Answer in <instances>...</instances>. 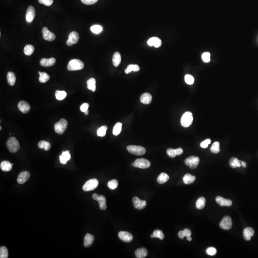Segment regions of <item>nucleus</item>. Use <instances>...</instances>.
<instances>
[{
	"label": "nucleus",
	"instance_id": "nucleus-53",
	"mask_svg": "<svg viewBox=\"0 0 258 258\" xmlns=\"http://www.w3.org/2000/svg\"><path fill=\"white\" fill-rule=\"evenodd\" d=\"M183 233L185 234V237H191V231L190 230H189L188 228H185V230H183Z\"/></svg>",
	"mask_w": 258,
	"mask_h": 258
},
{
	"label": "nucleus",
	"instance_id": "nucleus-11",
	"mask_svg": "<svg viewBox=\"0 0 258 258\" xmlns=\"http://www.w3.org/2000/svg\"><path fill=\"white\" fill-rule=\"evenodd\" d=\"M42 33L44 39L48 41H53L56 38L55 34L50 31L46 27H44L43 28Z\"/></svg>",
	"mask_w": 258,
	"mask_h": 258
},
{
	"label": "nucleus",
	"instance_id": "nucleus-6",
	"mask_svg": "<svg viewBox=\"0 0 258 258\" xmlns=\"http://www.w3.org/2000/svg\"><path fill=\"white\" fill-rule=\"evenodd\" d=\"M99 185V181L97 179H90L86 182L83 187V190L85 192L92 191L95 189Z\"/></svg>",
	"mask_w": 258,
	"mask_h": 258
},
{
	"label": "nucleus",
	"instance_id": "nucleus-54",
	"mask_svg": "<svg viewBox=\"0 0 258 258\" xmlns=\"http://www.w3.org/2000/svg\"><path fill=\"white\" fill-rule=\"evenodd\" d=\"M175 152L176 155H180L183 153V150L181 148H177L175 149Z\"/></svg>",
	"mask_w": 258,
	"mask_h": 258
},
{
	"label": "nucleus",
	"instance_id": "nucleus-46",
	"mask_svg": "<svg viewBox=\"0 0 258 258\" xmlns=\"http://www.w3.org/2000/svg\"><path fill=\"white\" fill-rule=\"evenodd\" d=\"M202 59L205 63H209L210 61V54L209 52H205L202 55Z\"/></svg>",
	"mask_w": 258,
	"mask_h": 258
},
{
	"label": "nucleus",
	"instance_id": "nucleus-22",
	"mask_svg": "<svg viewBox=\"0 0 258 258\" xmlns=\"http://www.w3.org/2000/svg\"><path fill=\"white\" fill-rule=\"evenodd\" d=\"M140 100L144 104H149L152 100V96L150 93H145L141 96Z\"/></svg>",
	"mask_w": 258,
	"mask_h": 258
},
{
	"label": "nucleus",
	"instance_id": "nucleus-1",
	"mask_svg": "<svg viewBox=\"0 0 258 258\" xmlns=\"http://www.w3.org/2000/svg\"><path fill=\"white\" fill-rule=\"evenodd\" d=\"M6 145L8 150L12 153L17 152L20 149L19 142L15 137H10L8 140Z\"/></svg>",
	"mask_w": 258,
	"mask_h": 258
},
{
	"label": "nucleus",
	"instance_id": "nucleus-23",
	"mask_svg": "<svg viewBox=\"0 0 258 258\" xmlns=\"http://www.w3.org/2000/svg\"><path fill=\"white\" fill-rule=\"evenodd\" d=\"M148 251L145 248H139L136 249L135 252V255L136 258H145L148 255Z\"/></svg>",
	"mask_w": 258,
	"mask_h": 258
},
{
	"label": "nucleus",
	"instance_id": "nucleus-2",
	"mask_svg": "<svg viewBox=\"0 0 258 258\" xmlns=\"http://www.w3.org/2000/svg\"><path fill=\"white\" fill-rule=\"evenodd\" d=\"M84 67V63L81 60L74 59L69 61L67 69L69 71H76L82 69Z\"/></svg>",
	"mask_w": 258,
	"mask_h": 258
},
{
	"label": "nucleus",
	"instance_id": "nucleus-56",
	"mask_svg": "<svg viewBox=\"0 0 258 258\" xmlns=\"http://www.w3.org/2000/svg\"><path fill=\"white\" fill-rule=\"evenodd\" d=\"M51 147V144L50 143L46 142V144H45V147L44 148V149L45 150V151H48V150H49L50 149Z\"/></svg>",
	"mask_w": 258,
	"mask_h": 258
},
{
	"label": "nucleus",
	"instance_id": "nucleus-13",
	"mask_svg": "<svg viewBox=\"0 0 258 258\" xmlns=\"http://www.w3.org/2000/svg\"><path fill=\"white\" fill-rule=\"evenodd\" d=\"M118 236L121 240L125 242H130L133 240V236L130 233L127 231H120Z\"/></svg>",
	"mask_w": 258,
	"mask_h": 258
},
{
	"label": "nucleus",
	"instance_id": "nucleus-55",
	"mask_svg": "<svg viewBox=\"0 0 258 258\" xmlns=\"http://www.w3.org/2000/svg\"><path fill=\"white\" fill-rule=\"evenodd\" d=\"M46 142L45 141H41L38 143V146L39 148L40 149H44L45 147V144Z\"/></svg>",
	"mask_w": 258,
	"mask_h": 258
},
{
	"label": "nucleus",
	"instance_id": "nucleus-42",
	"mask_svg": "<svg viewBox=\"0 0 258 258\" xmlns=\"http://www.w3.org/2000/svg\"><path fill=\"white\" fill-rule=\"evenodd\" d=\"M8 257V251L7 248L5 246L1 247L0 248V258H7Z\"/></svg>",
	"mask_w": 258,
	"mask_h": 258
},
{
	"label": "nucleus",
	"instance_id": "nucleus-58",
	"mask_svg": "<svg viewBox=\"0 0 258 258\" xmlns=\"http://www.w3.org/2000/svg\"><path fill=\"white\" fill-rule=\"evenodd\" d=\"M67 45L68 46H72V45H73V44L72 43V42H71L69 39H68L67 41Z\"/></svg>",
	"mask_w": 258,
	"mask_h": 258
},
{
	"label": "nucleus",
	"instance_id": "nucleus-21",
	"mask_svg": "<svg viewBox=\"0 0 258 258\" xmlns=\"http://www.w3.org/2000/svg\"><path fill=\"white\" fill-rule=\"evenodd\" d=\"M94 237L92 235L88 233L86 235L84 239V246L85 247H89L94 242Z\"/></svg>",
	"mask_w": 258,
	"mask_h": 258
},
{
	"label": "nucleus",
	"instance_id": "nucleus-3",
	"mask_svg": "<svg viewBox=\"0 0 258 258\" xmlns=\"http://www.w3.org/2000/svg\"><path fill=\"white\" fill-rule=\"evenodd\" d=\"M193 116L192 113L189 112H187L183 114L181 119V124L182 126L185 128L189 127L192 123Z\"/></svg>",
	"mask_w": 258,
	"mask_h": 258
},
{
	"label": "nucleus",
	"instance_id": "nucleus-4",
	"mask_svg": "<svg viewBox=\"0 0 258 258\" xmlns=\"http://www.w3.org/2000/svg\"><path fill=\"white\" fill-rule=\"evenodd\" d=\"M67 121L64 119H61L59 121L55 124L54 129L55 132L58 134H63L67 127Z\"/></svg>",
	"mask_w": 258,
	"mask_h": 258
},
{
	"label": "nucleus",
	"instance_id": "nucleus-40",
	"mask_svg": "<svg viewBox=\"0 0 258 258\" xmlns=\"http://www.w3.org/2000/svg\"><path fill=\"white\" fill-rule=\"evenodd\" d=\"M108 129L107 126H102L97 131V135L100 137H104L106 134V131Z\"/></svg>",
	"mask_w": 258,
	"mask_h": 258
},
{
	"label": "nucleus",
	"instance_id": "nucleus-52",
	"mask_svg": "<svg viewBox=\"0 0 258 258\" xmlns=\"http://www.w3.org/2000/svg\"><path fill=\"white\" fill-rule=\"evenodd\" d=\"M89 107V105L88 103H85L81 106V110L82 112H85L86 111L88 110Z\"/></svg>",
	"mask_w": 258,
	"mask_h": 258
},
{
	"label": "nucleus",
	"instance_id": "nucleus-17",
	"mask_svg": "<svg viewBox=\"0 0 258 258\" xmlns=\"http://www.w3.org/2000/svg\"><path fill=\"white\" fill-rule=\"evenodd\" d=\"M18 108L21 112L23 113H27L30 111V106L28 102L26 101H21L18 103Z\"/></svg>",
	"mask_w": 258,
	"mask_h": 258
},
{
	"label": "nucleus",
	"instance_id": "nucleus-36",
	"mask_svg": "<svg viewBox=\"0 0 258 258\" xmlns=\"http://www.w3.org/2000/svg\"><path fill=\"white\" fill-rule=\"evenodd\" d=\"M140 70V67L137 65H130L125 70L126 74H129L131 71L137 72Z\"/></svg>",
	"mask_w": 258,
	"mask_h": 258
},
{
	"label": "nucleus",
	"instance_id": "nucleus-34",
	"mask_svg": "<svg viewBox=\"0 0 258 258\" xmlns=\"http://www.w3.org/2000/svg\"><path fill=\"white\" fill-rule=\"evenodd\" d=\"M206 199L204 197H200L197 199L196 202V207L198 209H204L206 204Z\"/></svg>",
	"mask_w": 258,
	"mask_h": 258
},
{
	"label": "nucleus",
	"instance_id": "nucleus-18",
	"mask_svg": "<svg viewBox=\"0 0 258 258\" xmlns=\"http://www.w3.org/2000/svg\"><path fill=\"white\" fill-rule=\"evenodd\" d=\"M216 203L221 207H224V206L230 207L232 204V202L231 201V200L230 199H224L223 197H219V196H218L216 197Z\"/></svg>",
	"mask_w": 258,
	"mask_h": 258
},
{
	"label": "nucleus",
	"instance_id": "nucleus-8",
	"mask_svg": "<svg viewBox=\"0 0 258 258\" xmlns=\"http://www.w3.org/2000/svg\"><path fill=\"white\" fill-rule=\"evenodd\" d=\"M199 163V158L197 156H192L185 159V163L190 168L195 169L197 167Z\"/></svg>",
	"mask_w": 258,
	"mask_h": 258
},
{
	"label": "nucleus",
	"instance_id": "nucleus-38",
	"mask_svg": "<svg viewBox=\"0 0 258 258\" xmlns=\"http://www.w3.org/2000/svg\"><path fill=\"white\" fill-rule=\"evenodd\" d=\"M55 96L56 99L58 100H63L67 96V93L65 91H60L57 90L55 91Z\"/></svg>",
	"mask_w": 258,
	"mask_h": 258
},
{
	"label": "nucleus",
	"instance_id": "nucleus-45",
	"mask_svg": "<svg viewBox=\"0 0 258 258\" xmlns=\"http://www.w3.org/2000/svg\"><path fill=\"white\" fill-rule=\"evenodd\" d=\"M185 81L186 83L188 85H192L194 83L195 79L192 76L189 74H187L185 77Z\"/></svg>",
	"mask_w": 258,
	"mask_h": 258
},
{
	"label": "nucleus",
	"instance_id": "nucleus-25",
	"mask_svg": "<svg viewBox=\"0 0 258 258\" xmlns=\"http://www.w3.org/2000/svg\"><path fill=\"white\" fill-rule=\"evenodd\" d=\"M8 83L11 86H13L16 82V76L15 73L12 72H9L7 75Z\"/></svg>",
	"mask_w": 258,
	"mask_h": 258
},
{
	"label": "nucleus",
	"instance_id": "nucleus-16",
	"mask_svg": "<svg viewBox=\"0 0 258 258\" xmlns=\"http://www.w3.org/2000/svg\"><path fill=\"white\" fill-rule=\"evenodd\" d=\"M56 62V59L55 58H42L40 61V64L41 66L44 67H52L55 64Z\"/></svg>",
	"mask_w": 258,
	"mask_h": 258
},
{
	"label": "nucleus",
	"instance_id": "nucleus-50",
	"mask_svg": "<svg viewBox=\"0 0 258 258\" xmlns=\"http://www.w3.org/2000/svg\"><path fill=\"white\" fill-rule=\"evenodd\" d=\"M167 154L171 158H174L176 156V154H175V149H171V148H169L167 149Z\"/></svg>",
	"mask_w": 258,
	"mask_h": 258
},
{
	"label": "nucleus",
	"instance_id": "nucleus-30",
	"mask_svg": "<svg viewBox=\"0 0 258 258\" xmlns=\"http://www.w3.org/2000/svg\"><path fill=\"white\" fill-rule=\"evenodd\" d=\"M169 179V176L166 174L162 173L158 176L157 180L158 183L163 184L168 181Z\"/></svg>",
	"mask_w": 258,
	"mask_h": 258
},
{
	"label": "nucleus",
	"instance_id": "nucleus-48",
	"mask_svg": "<svg viewBox=\"0 0 258 258\" xmlns=\"http://www.w3.org/2000/svg\"><path fill=\"white\" fill-rule=\"evenodd\" d=\"M38 2L40 4H43L46 6H50L52 5L53 0H38Z\"/></svg>",
	"mask_w": 258,
	"mask_h": 258
},
{
	"label": "nucleus",
	"instance_id": "nucleus-60",
	"mask_svg": "<svg viewBox=\"0 0 258 258\" xmlns=\"http://www.w3.org/2000/svg\"><path fill=\"white\" fill-rule=\"evenodd\" d=\"M187 240H188V241H189V242H190V241H191V240H192V238H191V237H187Z\"/></svg>",
	"mask_w": 258,
	"mask_h": 258
},
{
	"label": "nucleus",
	"instance_id": "nucleus-26",
	"mask_svg": "<svg viewBox=\"0 0 258 258\" xmlns=\"http://www.w3.org/2000/svg\"><path fill=\"white\" fill-rule=\"evenodd\" d=\"M13 165V164H11L10 162L5 161L1 163L0 167L3 171L9 172L12 170Z\"/></svg>",
	"mask_w": 258,
	"mask_h": 258
},
{
	"label": "nucleus",
	"instance_id": "nucleus-61",
	"mask_svg": "<svg viewBox=\"0 0 258 258\" xmlns=\"http://www.w3.org/2000/svg\"><path fill=\"white\" fill-rule=\"evenodd\" d=\"M84 113H85V115H88V110H87V111H86V112H84Z\"/></svg>",
	"mask_w": 258,
	"mask_h": 258
},
{
	"label": "nucleus",
	"instance_id": "nucleus-19",
	"mask_svg": "<svg viewBox=\"0 0 258 258\" xmlns=\"http://www.w3.org/2000/svg\"><path fill=\"white\" fill-rule=\"evenodd\" d=\"M254 230L251 228H247L243 230V237L245 240L249 241L254 234Z\"/></svg>",
	"mask_w": 258,
	"mask_h": 258
},
{
	"label": "nucleus",
	"instance_id": "nucleus-41",
	"mask_svg": "<svg viewBox=\"0 0 258 258\" xmlns=\"http://www.w3.org/2000/svg\"><path fill=\"white\" fill-rule=\"evenodd\" d=\"M118 186V182L115 179L110 181L108 183V187L110 189L114 190L116 189Z\"/></svg>",
	"mask_w": 258,
	"mask_h": 258
},
{
	"label": "nucleus",
	"instance_id": "nucleus-10",
	"mask_svg": "<svg viewBox=\"0 0 258 258\" xmlns=\"http://www.w3.org/2000/svg\"><path fill=\"white\" fill-rule=\"evenodd\" d=\"M219 226L222 230H230L232 226L231 218L229 216H224L221 221Z\"/></svg>",
	"mask_w": 258,
	"mask_h": 258
},
{
	"label": "nucleus",
	"instance_id": "nucleus-33",
	"mask_svg": "<svg viewBox=\"0 0 258 258\" xmlns=\"http://www.w3.org/2000/svg\"><path fill=\"white\" fill-rule=\"evenodd\" d=\"M38 74H39V81L41 83H45L46 82H47L49 81L50 79V77L48 74L46 73L45 72H38Z\"/></svg>",
	"mask_w": 258,
	"mask_h": 258
},
{
	"label": "nucleus",
	"instance_id": "nucleus-44",
	"mask_svg": "<svg viewBox=\"0 0 258 258\" xmlns=\"http://www.w3.org/2000/svg\"><path fill=\"white\" fill-rule=\"evenodd\" d=\"M211 152L214 154H218L220 151V146L219 142H216L212 145L211 147Z\"/></svg>",
	"mask_w": 258,
	"mask_h": 258
},
{
	"label": "nucleus",
	"instance_id": "nucleus-9",
	"mask_svg": "<svg viewBox=\"0 0 258 258\" xmlns=\"http://www.w3.org/2000/svg\"><path fill=\"white\" fill-rule=\"evenodd\" d=\"M92 198L94 200L98 201L99 203V207L101 210H104L107 209L106 199L104 195H98L95 193L93 195Z\"/></svg>",
	"mask_w": 258,
	"mask_h": 258
},
{
	"label": "nucleus",
	"instance_id": "nucleus-57",
	"mask_svg": "<svg viewBox=\"0 0 258 258\" xmlns=\"http://www.w3.org/2000/svg\"><path fill=\"white\" fill-rule=\"evenodd\" d=\"M178 237H179L180 239H183L184 238V237H185V234L183 233V231H182V230L179 231L178 233Z\"/></svg>",
	"mask_w": 258,
	"mask_h": 258
},
{
	"label": "nucleus",
	"instance_id": "nucleus-32",
	"mask_svg": "<svg viewBox=\"0 0 258 258\" xmlns=\"http://www.w3.org/2000/svg\"><path fill=\"white\" fill-rule=\"evenodd\" d=\"M230 165L233 168H235L237 167H240L242 166L240 161L235 157H233L230 159Z\"/></svg>",
	"mask_w": 258,
	"mask_h": 258
},
{
	"label": "nucleus",
	"instance_id": "nucleus-51",
	"mask_svg": "<svg viewBox=\"0 0 258 258\" xmlns=\"http://www.w3.org/2000/svg\"><path fill=\"white\" fill-rule=\"evenodd\" d=\"M81 1L85 5H92L96 3L98 0H81Z\"/></svg>",
	"mask_w": 258,
	"mask_h": 258
},
{
	"label": "nucleus",
	"instance_id": "nucleus-12",
	"mask_svg": "<svg viewBox=\"0 0 258 258\" xmlns=\"http://www.w3.org/2000/svg\"><path fill=\"white\" fill-rule=\"evenodd\" d=\"M133 201L134 207L139 210H142L143 209H145L147 205L146 201L140 200L137 197H135L133 198Z\"/></svg>",
	"mask_w": 258,
	"mask_h": 258
},
{
	"label": "nucleus",
	"instance_id": "nucleus-37",
	"mask_svg": "<svg viewBox=\"0 0 258 258\" xmlns=\"http://www.w3.org/2000/svg\"><path fill=\"white\" fill-rule=\"evenodd\" d=\"M34 46L31 45H27L24 48V52L27 55H31L34 52Z\"/></svg>",
	"mask_w": 258,
	"mask_h": 258
},
{
	"label": "nucleus",
	"instance_id": "nucleus-5",
	"mask_svg": "<svg viewBox=\"0 0 258 258\" xmlns=\"http://www.w3.org/2000/svg\"><path fill=\"white\" fill-rule=\"evenodd\" d=\"M127 150L129 152L134 155H143L146 152V150L143 147L136 145H129Z\"/></svg>",
	"mask_w": 258,
	"mask_h": 258
},
{
	"label": "nucleus",
	"instance_id": "nucleus-15",
	"mask_svg": "<svg viewBox=\"0 0 258 258\" xmlns=\"http://www.w3.org/2000/svg\"><path fill=\"white\" fill-rule=\"evenodd\" d=\"M30 176V174L28 172H22L18 176L17 181L19 184H23L29 179Z\"/></svg>",
	"mask_w": 258,
	"mask_h": 258
},
{
	"label": "nucleus",
	"instance_id": "nucleus-47",
	"mask_svg": "<svg viewBox=\"0 0 258 258\" xmlns=\"http://www.w3.org/2000/svg\"><path fill=\"white\" fill-rule=\"evenodd\" d=\"M206 253L208 255L214 256L216 253V249L213 247H210V248H207V249Z\"/></svg>",
	"mask_w": 258,
	"mask_h": 258
},
{
	"label": "nucleus",
	"instance_id": "nucleus-43",
	"mask_svg": "<svg viewBox=\"0 0 258 258\" xmlns=\"http://www.w3.org/2000/svg\"><path fill=\"white\" fill-rule=\"evenodd\" d=\"M103 30L102 26L100 25H94L92 26L90 28V30L92 33L96 34H99L100 32H102Z\"/></svg>",
	"mask_w": 258,
	"mask_h": 258
},
{
	"label": "nucleus",
	"instance_id": "nucleus-28",
	"mask_svg": "<svg viewBox=\"0 0 258 258\" xmlns=\"http://www.w3.org/2000/svg\"><path fill=\"white\" fill-rule=\"evenodd\" d=\"M79 35L76 31H73L69 34V39L73 44L77 43L79 40Z\"/></svg>",
	"mask_w": 258,
	"mask_h": 258
},
{
	"label": "nucleus",
	"instance_id": "nucleus-31",
	"mask_svg": "<svg viewBox=\"0 0 258 258\" xmlns=\"http://www.w3.org/2000/svg\"><path fill=\"white\" fill-rule=\"evenodd\" d=\"M96 79L94 78H90L87 81V88L88 90H92L93 92L95 91L96 88Z\"/></svg>",
	"mask_w": 258,
	"mask_h": 258
},
{
	"label": "nucleus",
	"instance_id": "nucleus-39",
	"mask_svg": "<svg viewBox=\"0 0 258 258\" xmlns=\"http://www.w3.org/2000/svg\"><path fill=\"white\" fill-rule=\"evenodd\" d=\"M122 128V123L118 122L115 124L113 129V134L114 136H117L121 133Z\"/></svg>",
	"mask_w": 258,
	"mask_h": 258
},
{
	"label": "nucleus",
	"instance_id": "nucleus-14",
	"mask_svg": "<svg viewBox=\"0 0 258 258\" xmlns=\"http://www.w3.org/2000/svg\"><path fill=\"white\" fill-rule=\"evenodd\" d=\"M36 15V12L34 7L32 6H29L26 13V20L28 22H31L34 19Z\"/></svg>",
	"mask_w": 258,
	"mask_h": 258
},
{
	"label": "nucleus",
	"instance_id": "nucleus-7",
	"mask_svg": "<svg viewBox=\"0 0 258 258\" xmlns=\"http://www.w3.org/2000/svg\"><path fill=\"white\" fill-rule=\"evenodd\" d=\"M132 165L133 166L139 168L146 169L148 168L150 166L151 163L148 160L143 158H140L136 159L133 163Z\"/></svg>",
	"mask_w": 258,
	"mask_h": 258
},
{
	"label": "nucleus",
	"instance_id": "nucleus-35",
	"mask_svg": "<svg viewBox=\"0 0 258 258\" xmlns=\"http://www.w3.org/2000/svg\"><path fill=\"white\" fill-rule=\"evenodd\" d=\"M151 237L152 238H158L161 240H163L164 238V235L163 231L159 230H155L152 234L151 235Z\"/></svg>",
	"mask_w": 258,
	"mask_h": 258
},
{
	"label": "nucleus",
	"instance_id": "nucleus-20",
	"mask_svg": "<svg viewBox=\"0 0 258 258\" xmlns=\"http://www.w3.org/2000/svg\"><path fill=\"white\" fill-rule=\"evenodd\" d=\"M147 44L149 46H154L155 48H158L161 46L162 41L159 38L153 37L149 39Z\"/></svg>",
	"mask_w": 258,
	"mask_h": 258
},
{
	"label": "nucleus",
	"instance_id": "nucleus-29",
	"mask_svg": "<svg viewBox=\"0 0 258 258\" xmlns=\"http://www.w3.org/2000/svg\"><path fill=\"white\" fill-rule=\"evenodd\" d=\"M195 176H193L189 174H187L185 175L183 177V182L186 185L192 183L195 181Z\"/></svg>",
	"mask_w": 258,
	"mask_h": 258
},
{
	"label": "nucleus",
	"instance_id": "nucleus-24",
	"mask_svg": "<svg viewBox=\"0 0 258 258\" xmlns=\"http://www.w3.org/2000/svg\"><path fill=\"white\" fill-rule=\"evenodd\" d=\"M71 158V155L69 151L63 152L62 155L59 156L60 161L62 164H66L67 162Z\"/></svg>",
	"mask_w": 258,
	"mask_h": 258
},
{
	"label": "nucleus",
	"instance_id": "nucleus-59",
	"mask_svg": "<svg viewBox=\"0 0 258 258\" xmlns=\"http://www.w3.org/2000/svg\"><path fill=\"white\" fill-rule=\"evenodd\" d=\"M241 162V164H242V167H244V168H246L247 166V164L245 162L242 161H240Z\"/></svg>",
	"mask_w": 258,
	"mask_h": 258
},
{
	"label": "nucleus",
	"instance_id": "nucleus-27",
	"mask_svg": "<svg viewBox=\"0 0 258 258\" xmlns=\"http://www.w3.org/2000/svg\"><path fill=\"white\" fill-rule=\"evenodd\" d=\"M121 54L118 52H115L114 54L113 57H112V62H113L114 66H115V67H118L121 63Z\"/></svg>",
	"mask_w": 258,
	"mask_h": 258
},
{
	"label": "nucleus",
	"instance_id": "nucleus-49",
	"mask_svg": "<svg viewBox=\"0 0 258 258\" xmlns=\"http://www.w3.org/2000/svg\"><path fill=\"white\" fill-rule=\"evenodd\" d=\"M211 140L210 139H207L204 141L203 142H202L200 143V146L202 148H207L209 146V145L211 143Z\"/></svg>",
	"mask_w": 258,
	"mask_h": 258
}]
</instances>
